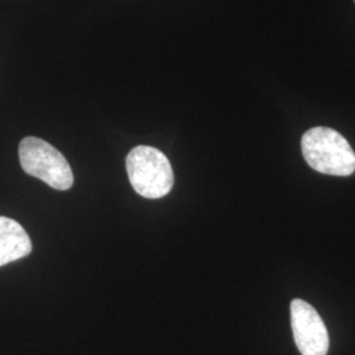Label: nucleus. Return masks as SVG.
I'll return each instance as SVG.
<instances>
[{
    "mask_svg": "<svg viewBox=\"0 0 355 355\" xmlns=\"http://www.w3.org/2000/svg\"><path fill=\"white\" fill-rule=\"evenodd\" d=\"M129 182L146 199H161L174 186V173L164 153L152 146H136L127 157Z\"/></svg>",
    "mask_w": 355,
    "mask_h": 355,
    "instance_id": "nucleus-2",
    "label": "nucleus"
},
{
    "mask_svg": "<svg viewBox=\"0 0 355 355\" xmlns=\"http://www.w3.org/2000/svg\"><path fill=\"white\" fill-rule=\"evenodd\" d=\"M291 327L295 343L302 355H327L329 334L318 311L304 300L291 303Z\"/></svg>",
    "mask_w": 355,
    "mask_h": 355,
    "instance_id": "nucleus-4",
    "label": "nucleus"
},
{
    "mask_svg": "<svg viewBox=\"0 0 355 355\" xmlns=\"http://www.w3.org/2000/svg\"><path fill=\"white\" fill-rule=\"evenodd\" d=\"M32 252V242L17 221L0 216V267L26 258Z\"/></svg>",
    "mask_w": 355,
    "mask_h": 355,
    "instance_id": "nucleus-5",
    "label": "nucleus"
},
{
    "mask_svg": "<svg viewBox=\"0 0 355 355\" xmlns=\"http://www.w3.org/2000/svg\"><path fill=\"white\" fill-rule=\"evenodd\" d=\"M354 3H355V0H354Z\"/></svg>",
    "mask_w": 355,
    "mask_h": 355,
    "instance_id": "nucleus-6",
    "label": "nucleus"
},
{
    "mask_svg": "<svg viewBox=\"0 0 355 355\" xmlns=\"http://www.w3.org/2000/svg\"><path fill=\"white\" fill-rule=\"evenodd\" d=\"M302 152L306 164L318 173L336 177L354 174V150L349 141L331 128L306 130L302 137Z\"/></svg>",
    "mask_w": 355,
    "mask_h": 355,
    "instance_id": "nucleus-1",
    "label": "nucleus"
},
{
    "mask_svg": "<svg viewBox=\"0 0 355 355\" xmlns=\"http://www.w3.org/2000/svg\"><path fill=\"white\" fill-rule=\"evenodd\" d=\"M20 165L28 175L37 178L51 189H71L74 175L64 154L37 137H26L19 145Z\"/></svg>",
    "mask_w": 355,
    "mask_h": 355,
    "instance_id": "nucleus-3",
    "label": "nucleus"
}]
</instances>
